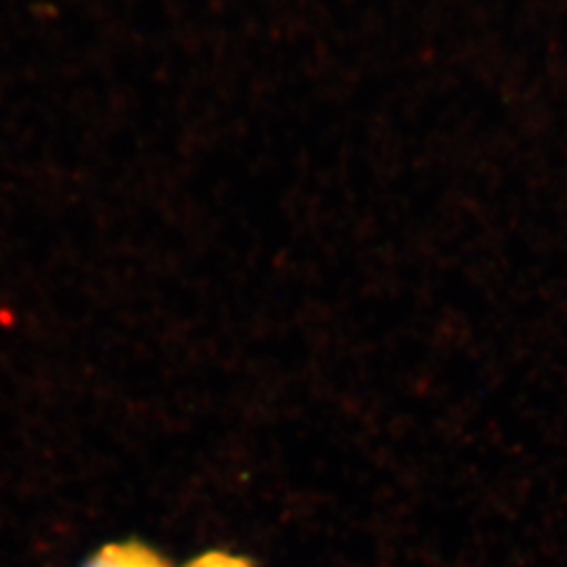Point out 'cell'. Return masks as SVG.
<instances>
[{
    "mask_svg": "<svg viewBox=\"0 0 567 567\" xmlns=\"http://www.w3.org/2000/svg\"><path fill=\"white\" fill-rule=\"evenodd\" d=\"M187 567H255L248 559L231 555V553H224V550H210L204 553L198 559H194Z\"/></svg>",
    "mask_w": 567,
    "mask_h": 567,
    "instance_id": "cell-2",
    "label": "cell"
},
{
    "mask_svg": "<svg viewBox=\"0 0 567 567\" xmlns=\"http://www.w3.org/2000/svg\"><path fill=\"white\" fill-rule=\"evenodd\" d=\"M82 567H168V564L145 545L118 543L100 548Z\"/></svg>",
    "mask_w": 567,
    "mask_h": 567,
    "instance_id": "cell-1",
    "label": "cell"
}]
</instances>
